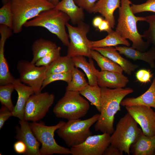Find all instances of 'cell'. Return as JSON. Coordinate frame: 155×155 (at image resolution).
Masks as SVG:
<instances>
[{
  "mask_svg": "<svg viewBox=\"0 0 155 155\" xmlns=\"http://www.w3.org/2000/svg\"><path fill=\"white\" fill-rule=\"evenodd\" d=\"M101 110L100 115L94 125L96 131H100L111 135L113 127L115 116L121 110V103L124 97L133 92L130 87L111 89L101 88Z\"/></svg>",
  "mask_w": 155,
  "mask_h": 155,
  "instance_id": "6da1fadb",
  "label": "cell"
},
{
  "mask_svg": "<svg viewBox=\"0 0 155 155\" xmlns=\"http://www.w3.org/2000/svg\"><path fill=\"white\" fill-rule=\"evenodd\" d=\"M131 4L129 0H121L118 23L115 31L122 37L131 41L133 48L145 52L150 44L143 39L142 35L138 32L137 23L138 21H146V17L135 16L131 9Z\"/></svg>",
  "mask_w": 155,
  "mask_h": 155,
  "instance_id": "7a4b0ae2",
  "label": "cell"
},
{
  "mask_svg": "<svg viewBox=\"0 0 155 155\" xmlns=\"http://www.w3.org/2000/svg\"><path fill=\"white\" fill-rule=\"evenodd\" d=\"M12 14V30L18 34L24 24L42 12L55 6L48 0H10Z\"/></svg>",
  "mask_w": 155,
  "mask_h": 155,
  "instance_id": "3957f363",
  "label": "cell"
},
{
  "mask_svg": "<svg viewBox=\"0 0 155 155\" xmlns=\"http://www.w3.org/2000/svg\"><path fill=\"white\" fill-rule=\"evenodd\" d=\"M69 20L70 18L67 14L54 8L42 12L32 20L26 22L24 26L45 28L55 35L64 45L67 46L69 41L65 26Z\"/></svg>",
  "mask_w": 155,
  "mask_h": 155,
  "instance_id": "277c9868",
  "label": "cell"
},
{
  "mask_svg": "<svg viewBox=\"0 0 155 155\" xmlns=\"http://www.w3.org/2000/svg\"><path fill=\"white\" fill-rule=\"evenodd\" d=\"M138 123L128 113L121 118L111 135V144L121 152L130 154V148L143 133Z\"/></svg>",
  "mask_w": 155,
  "mask_h": 155,
  "instance_id": "5b68a950",
  "label": "cell"
},
{
  "mask_svg": "<svg viewBox=\"0 0 155 155\" xmlns=\"http://www.w3.org/2000/svg\"><path fill=\"white\" fill-rule=\"evenodd\" d=\"M100 114H96L84 120H71L56 130L58 136L70 148L83 142L92 134L90 127L98 121Z\"/></svg>",
  "mask_w": 155,
  "mask_h": 155,
  "instance_id": "8992f818",
  "label": "cell"
},
{
  "mask_svg": "<svg viewBox=\"0 0 155 155\" xmlns=\"http://www.w3.org/2000/svg\"><path fill=\"white\" fill-rule=\"evenodd\" d=\"M80 94L79 92L66 91L53 108V112L55 116L68 120L85 116L90 106L88 102Z\"/></svg>",
  "mask_w": 155,
  "mask_h": 155,
  "instance_id": "52a82bcc",
  "label": "cell"
},
{
  "mask_svg": "<svg viewBox=\"0 0 155 155\" xmlns=\"http://www.w3.org/2000/svg\"><path fill=\"white\" fill-rule=\"evenodd\" d=\"M65 123L60 121L56 125L52 126L46 125L42 122L30 123L32 132L41 145L40 150V155L71 154L70 149L59 145L54 137L55 132Z\"/></svg>",
  "mask_w": 155,
  "mask_h": 155,
  "instance_id": "ba28073f",
  "label": "cell"
},
{
  "mask_svg": "<svg viewBox=\"0 0 155 155\" xmlns=\"http://www.w3.org/2000/svg\"><path fill=\"white\" fill-rule=\"evenodd\" d=\"M66 26L70 40L67 46V55L71 58L82 55L92 58V49L89 46L90 40L87 37L90 30L89 25L83 22L78 24L77 26H73L68 23Z\"/></svg>",
  "mask_w": 155,
  "mask_h": 155,
  "instance_id": "9c48e42d",
  "label": "cell"
},
{
  "mask_svg": "<svg viewBox=\"0 0 155 155\" xmlns=\"http://www.w3.org/2000/svg\"><path fill=\"white\" fill-rule=\"evenodd\" d=\"M55 99V95L47 92L32 95L26 105L24 120L34 122L43 119L53 104Z\"/></svg>",
  "mask_w": 155,
  "mask_h": 155,
  "instance_id": "30bf717a",
  "label": "cell"
},
{
  "mask_svg": "<svg viewBox=\"0 0 155 155\" xmlns=\"http://www.w3.org/2000/svg\"><path fill=\"white\" fill-rule=\"evenodd\" d=\"M46 68V66H37L31 61L21 60L17 65L18 79L22 83L31 87L34 93H39L42 91Z\"/></svg>",
  "mask_w": 155,
  "mask_h": 155,
  "instance_id": "8fae6325",
  "label": "cell"
},
{
  "mask_svg": "<svg viewBox=\"0 0 155 155\" xmlns=\"http://www.w3.org/2000/svg\"><path fill=\"white\" fill-rule=\"evenodd\" d=\"M111 135H91L81 144L70 148L72 155H102L110 145Z\"/></svg>",
  "mask_w": 155,
  "mask_h": 155,
  "instance_id": "7c38bea8",
  "label": "cell"
},
{
  "mask_svg": "<svg viewBox=\"0 0 155 155\" xmlns=\"http://www.w3.org/2000/svg\"><path fill=\"white\" fill-rule=\"evenodd\" d=\"M128 113L142 128L143 134L155 135V112L151 107L142 105L125 106Z\"/></svg>",
  "mask_w": 155,
  "mask_h": 155,
  "instance_id": "4fadbf2b",
  "label": "cell"
},
{
  "mask_svg": "<svg viewBox=\"0 0 155 155\" xmlns=\"http://www.w3.org/2000/svg\"><path fill=\"white\" fill-rule=\"evenodd\" d=\"M19 127H16L15 138L23 141L27 147L25 155H40V142L33 132L28 121L20 120Z\"/></svg>",
  "mask_w": 155,
  "mask_h": 155,
  "instance_id": "5bb4252c",
  "label": "cell"
},
{
  "mask_svg": "<svg viewBox=\"0 0 155 155\" xmlns=\"http://www.w3.org/2000/svg\"><path fill=\"white\" fill-rule=\"evenodd\" d=\"M18 94V99L12 111L13 116L20 120H24V112L27 102L30 96L34 93L30 86L21 82L18 78L13 83Z\"/></svg>",
  "mask_w": 155,
  "mask_h": 155,
  "instance_id": "9a60e30c",
  "label": "cell"
},
{
  "mask_svg": "<svg viewBox=\"0 0 155 155\" xmlns=\"http://www.w3.org/2000/svg\"><path fill=\"white\" fill-rule=\"evenodd\" d=\"M128 78L122 73L108 71H99L97 84L101 88H124L129 82Z\"/></svg>",
  "mask_w": 155,
  "mask_h": 155,
  "instance_id": "2e32d148",
  "label": "cell"
},
{
  "mask_svg": "<svg viewBox=\"0 0 155 155\" xmlns=\"http://www.w3.org/2000/svg\"><path fill=\"white\" fill-rule=\"evenodd\" d=\"M0 85L13 83L15 79L11 74L4 55L5 42L11 36V33L6 30L0 31Z\"/></svg>",
  "mask_w": 155,
  "mask_h": 155,
  "instance_id": "e0dca14e",
  "label": "cell"
},
{
  "mask_svg": "<svg viewBox=\"0 0 155 155\" xmlns=\"http://www.w3.org/2000/svg\"><path fill=\"white\" fill-rule=\"evenodd\" d=\"M96 50L102 55L119 65L125 73L130 75L132 72L139 67V65L134 64L129 61L123 57L115 47L109 46L92 49Z\"/></svg>",
  "mask_w": 155,
  "mask_h": 155,
  "instance_id": "ac0fdd59",
  "label": "cell"
},
{
  "mask_svg": "<svg viewBox=\"0 0 155 155\" xmlns=\"http://www.w3.org/2000/svg\"><path fill=\"white\" fill-rule=\"evenodd\" d=\"M116 50L121 54L133 61L141 60L147 63L150 67L155 68V48L153 46L147 51L142 52L132 47L116 46Z\"/></svg>",
  "mask_w": 155,
  "mask_h": 155,
  "instance_id": "d6986e66",
  "label": "cell"
},
{
  "mask_svg": "<svg viewBox=\"0 0 155 155\" xmlns=\"http://www.w3.org/2000/svg\"><path fill=\"white\" fill-rule=\"evenodd\" d=\"M121 0H98L95 3L92 13H99L104 17L112 28L115 25L114 13L120 6Z\"/></svg>",
  "mask_w": 155,
  "mask_h": 155,
  "instance_id": "ffe728a7",
  "label": "cell"
},
{
  "mask_svg": "<svg viewBox=\"0 0 155 155\" xmlns=\"http://www.w3.org/2000/svg\"><path fill=\"white\" fill-rule=\"evenodd\" d=\"M123 106L142 105L155 108V78L148 89L144 94L136 97H128L121 103Z\"/></svg>",
  "mask_w": 155,
  "mask_h": 155,
  "instance_id": "44dd1931",
  "label": "cell"
},
{
  "mask_svg": "<svg viewBox=\"0 0 155 155\" xmlns=\"http://www.w3.org/2000/svg\"><path fill=\"white\" fill-rule=\"evenodd\" d=\"M55 8L67 14L74 25H78L84 20V10L76 5L74 0H62Z\"/></svg>",
  "mask_w": 155,
  "mask_h": 155,
  "instance_id": "7402d4cb",
  "label": "cell"
},
{
  "mask_svg": "<svg viewBox=\"0 0 155 155\" xmlns=\"http://www.w3.org/2000/svg\"><path fill=\"white\" fill-rule=\"evenodd\" d=\"M155 150V135L148 136L143 133L130 148L133 155H153Z\"/></svg>",
  "mask_w": 155,
  "mask_h": 155,
  "instance_id": "603a6c76",
  "label": "cell"
},
{
  "mask_svg": "<svg viewBox=\"0 0 155 155\" xmlns=\"http://www.w3.org/2000/svg\"><path fill=\"white\" fill-rule=\"evenodd\" d=\"M75 67L82 69L85 72L90 85H97L98 77L99 71L95 68L91 58L88 62L84 56L78 55L71 58Z\"/></svg>",
  "mask_w": 155,
  "mask_h": 155,
  "instance_id": "cb8c5ba5",
  "label": "cell"
},
{
  "mask_svg": "<svg viewBox=\"0 0 155 155\" xmlns=\"http://www.w3.org/2000/svg\"><path fill=\"white\" fill-rule=\"evenodd\" d=\"M122 44L129 47L130 45L129 42L119 35L115 31L113 30L108 33V35L104 38L97 41L90 40L89 45L93 49L109 46H116Z\"/></svg>",
  "mask_w": 155,
  "mask_h": 155,
  "instance_id": "d4e9b609",
  "label": "cell"
},
{
  "mask_svg": "<svg viewBox=\"0 0 155 155\" xmlns=\"http://www.w3.org/2000/svg\"><path fill=\"white\" fill-rule=\"evenodd\" d=\"M74 67L71 58L60 56L47 67L45 78L55 73L72 72Z\"/></svg>",
  "mask_w": 155,
  "mask_h": 155,
  "instance_id": "484cf974",
  "label": "cell"
},
{
  "mask_svg": "<svg viewBox=\"0 0 155 155\" xmlns=\"http://www.w3.org/2000/svg\"><path fill=\"white\" fill-rule=\"evenodd\" d=\"M57 47L53 42L42 38L35 40L32 46L33 58L31 62L35 64L39 59Z\"/></svg>",
  "mask_w": 155,
  "mask_h": 155,
  "instance_id": "4316f807",
  "label": "cell"
},
{
  "mask_svg": "<svg viewBox=\"0 0 155 155\" xmlns=\"http://www.w3.org/2000/svg\"><path fill=\"white\" fill-rule=\"evenodd\" d=\"M91 56L92 58L96 62L101 69V71H108L122 73L123 70L119 65L98 52L92 49Z\"/></svg>",
  "mask_w": 155,
  "mask_h": 155,
  "instance_id": "83f0119b",
  "label": "cell"
},
{
  "mask_svg": "<svg viewBox=\"0 0 155 155\" xmlns=\"http://www.w3.org/2000/svg\"><path fill=\"white\" fill-rule=\"evenodd\" d=\"M80 94L85 97L94 106L97 111L100 113L101 110V89L98 84H88L84 89L79 92Z\"/></svg>",
  "mask_w": 155,
  "mask_h": 155,
  "instance_id": "f1b7e54d",
  "label": "cell"
},
{
  "mask_svg": "<svg viewBox=\"0 0 155 155\" xmlns=\"http://www.w3.org/2000/svg\"><path fill=\"white\" fill-rule=\"evenodd\" d=\"M72 79L66 88V91L80 92L88 84L85 75L77 68L74 67L72 72Z\"/></svg>",
  "mask_w": 155,
  "mask_h": 155,
  "instance_id": "f546056e",
  "label": "cell"
},
{
  "mask_svg": "<svg viewBox=\"0 0 155 155\" xmlns=\"http://www.w3.org/2000/svg\"><path fill=\"white\" fill-rule=\"evenodd\" d=\"M14 90V86L13 83L0 85V102L2 105L12 112L14 106L12 101L11 95Z\"/></svg>",
  "mask_w": 155,
  "mask_h": 155,
  "instance_id": "4dcf8cb0",
  "label": "cell"
},
{
  "mask_svg": "<svg viewBox=\"0 0 155 155\" xmlns=\"http://www.w3.org/2000/svg\"><path fill=\"white\" fill-rule=\"evenodd\" d=\"M12 17L10 1L0 9V24L6 26L12 30Z\"/></svg>",
  "mask_w": 155,
  "mask_h": 155,
  "instance_id": "1f68e13d",
  "label": "cell"
},
{
  "mask_svg": "<svg viewBox=\"0 0 155 155\" xmlns=\"http://www.w3.org/2000/svg\"><path fill=\"white\" fill-rule=\"evenodd\" d=\"M146 18L149 26L147 30L144 31L143 37L155 48V15L148 16Z\"/></svg>",
  "mask_w": 155,
  "mask_h": 155,
  "instance_id": "d6a6232c",
  "label": "cell"
},
{
  "mask_svg": "<svg viewBox=\"0 0 155 155\" xmlns=\"http://www.w3.org/2000/svg\"><path fill=\"white\" fill-rule=\"evenodd\" d=\"M61 47L58 46L39 59L35 63V64L38 66H44L47 67L61 56Z\"/></svg>",
  "mask_w": 155,
  "mask_h": 155,
  "instance_id": "836d02e7",
  "label": "cell"
},
{
  "mask_svg": "<svg viewBox=\"0 0 155 155\" xmlns=\"http://www.w3.org/2000/svg\"><path fill=\"white\" fill-rule=\"evenodd\" d=\"M72 79L71 72L55 73L46 78L43 82L41 90L49 84L57 81L61 80L69 83Z\"/></svg>",
  "mask_w": 155,
  "mask_h": 155,
  "instance_id": "e575fe53",
  "label": "cell"
},
{
  "mask_svg": "<svg viewBox=\"0 0 155 155\" xmlns=\"http://www.w3.org/2000/svg\"><path fill=\"white\" fill-rule=\"evenodd\" d=\"M131 8L134 14L145 11L155 13V0H147L145 2L139 4L132 3Z\"/></svg>",
  "mask_w": 155,
  "mask_h": 155,
  "instance_id": "d590c367",
  "label": "cell"
},
{
  "mask_svg": "<svg viewBox=\"0 0 155 155\" xmlns=\"http://www.w3.org/2000/svg\"><path fill=\"white\" fill-rule=\"evenodd\" d=\"M135 77L137 80L140 82L147 83L150 81L152 75L149 70L141 69L136 72Z\"/></svg>",
  "mask_w": 155,
  "mask_h": 155,
  "instance_id": "8d00e7d4",
  "label": "cell"
},
{
  "mask_svg": "<svg viewBox=\"0 0 155 155\" xmlns=\"http://www.w3.org/2000/svg\"><path fill=\"white\" fill-rule=\"evenodd\" d=\"M98 0H74L75 3L79 7L92 13V11L95 3Z\"/></svg>",
  "mask_w": 155,
  "mask_h": 155,
  "instance_id": "74e56055",
  "label": "cell"
},
{
  "mask_svg": "<svg viewBox=\"0 0 155 155\" xmlns=\"http://www.w3.org/2000/svg\"><path fill=\"white\" fill-rule=\"evenodd\" d=\"M13 116L12 112L4 105L0 109V129L3 126L5 122L11 117Z\"/></svg>",
  "mask_w": 155,
  "mask_h": 155,
  "instance_id": "f35d334b",
  "label": "cell"
},
{
  "mask_svg": "<svg viewBox=\"0 0 155 155\" xmlns=\"http://www.w3.org/2000/svg\"><path fill=\"white\" fill-rule=\"evenodd\" d=\"M13 148L15 151L19 154L24 155L27 150V147L25 144L20 140H18L14 143Z\"/></svg>",
  "mask_w": 155,
  "mask_h": 155,
  "instance_id": "ab89813d",
  "label": "cell"
},
{
  "mask_svg": "<svg viewBox=\"0 0 155 155\" xmlns=\"http://www.w3.org/2000/svg\"><path fill=\"white\" fill-rule=\"evenodd\" d=\"M123 154L118 149L110 144L104 151L103 155H122Z\"/></svg>",
  "mask_w": 155,
  "mask_h": 155,
  "instance_id": "60d3db41",
  "label": "cell"
},
{
  "mask_svg": "<svg viewBox=\"0 0 155 155\" xmlns=\"http://www.w3.org/2000/svg\"><path fill=\"white\" fill-rule=\"evenodd\" d=\"M98 28L100 32L105 31L107 33L112 30L109 23L105 19L103 20Z\"/></svg>",
  "mask_w": 155,
  "mask_h": 155,
  "instance_id": "b9f144b4",
  "label": "cell"
},
{
  "mask_svg": "<svg viewBox=\"0 0 155 155\" xmlns=\"http://www.w3.org/2000/svg\"><path fill=\"white\" fill-rule=\"evenodd\" d=\"M103 20L99 16L95 17L92 20V24L95 28H98Z\"/></svg>",
  "mask_w": 155,
  "mask_h": 155,
  "instance_id": "7bdbcfd3",
  "label": "cell"
},
{
  "mask_svg": "<svg viewBox=\"0 0 155 155\" xmlns=\"http://www.w3.org/2000/svg\"><path fill=\"white\" fill-rule=\"evenodd\" d=\"M55 6H56L59 2V0H49Z\"/></svg>",
  "mask_w": 155,
  "mask_h": 155,
  "instance_id": "ee69618b",
  "label": "cell"
},
{
  "mask_svg": "<svg viewBox=\"0 0 155 155\" xmlns=\"http://www.w3.org/2000/svg\"><path fill=\"white\" fill-rule=\"evenodd\" d=\"M3 5L5 4L10 1V0H1Z\"/></svg>",
  "mask_w": 155,
  "mask_h": 155,
  "instance_id": "f6af8a7d",
  "label": "cell"
},
{
  "mask_svg": "<svg viewBox=\"0 0 155 155\" xmlns=\"http://www.w3.org/2000/svg\"><path fill=\"white\" fill-rule=\"evenodd\" d=\"M154 155H155V150L154 153Z\"/></svg>",
  "mask_w": 155,
  "mask_h": 155,
  "instance_id": "bcb514c9",
  "label": "cell"
},
{
  "mask_svg": "<svg viewBox=\"0 0 155 155\" xmlns=\"http://www.w3.org/2000/svg\"><path fill=\"white\" fill-rule=\"evenodd\" d=\"M49 0V1H50L49 0Z\"/></svg>",
  "mask_w": 155,
  "mask_h": 155,
  "instance_id": "7dc6e473",
  "label": "cell"
}]
</instances>
